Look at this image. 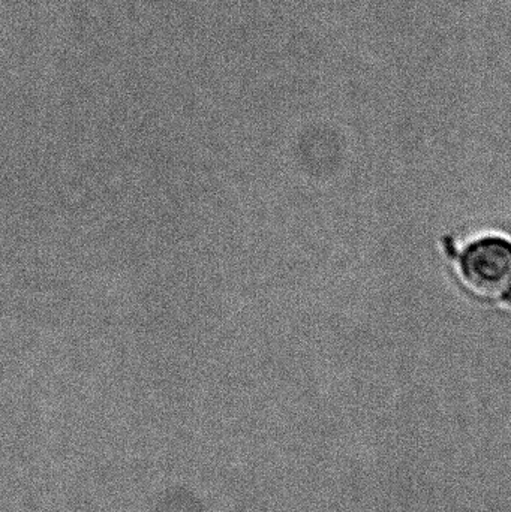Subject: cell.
Wrapping results in <instances>:
<instances>
[{"instance_id":"7a4b0ae2","label":"cell","mask_w":511,"mask_h":512,"mask_svg":"<svg viewBox=\"0 0 511 512\" xmlns=\"http://www.w3.org/2000/svg\"><path fill=\"white\" fill-rule=\"evenodd\" d=\"M501 298H503L504 303L510 304L511 306V288L507 289V291L504 292L503 295H501Z\"/></svg>"},{"instance_id":"6da1fadb","label":"cell","mask_w":511,"mask_h":512,"mask_svg":"<svg viewBox=\"0 0 511 512\" xmlns=\"http://www.w3.org/2000/svg\"><path fill=\"white\" fill-rule=\"evenodd\" d=\"M459 267L465 283L474 291L503 295L511 288L510 240L498 236L476 240L462 252Z\"/></svg>"}]
</instances>
